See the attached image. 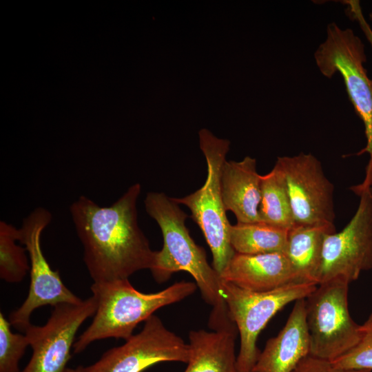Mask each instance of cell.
Listing matches in <instances>:
<instances>
[{"mask_svg": "<svg viewBox=\"0 0 372 372\" xmlns=\"http://www.w3.org/2000/svg\"><path fill=\"white\" fill-rule=\"evenodd\" d=\"M144 322L141 331L105 352L98 361L86 366L85 371L143 372L160 362H188L189 344L167 329L158 316L152 315Z\"/></svg>", "mask_w": 372, "mask_h": 372, "instance_id": "10", "label": "cell"}, {"mask_svg": "<svg viewBox=\"0 0 372 372\" xmlns=\"http://www.w3.org/2000/svg\"><path fill=\"white\" fill-rule=\"evenodd\" d=\"M292 372H369L368 371H349L335 367L331 362L310 355L303 358Z\"/></svg>", "mask_w": 372, "mask_h": 372, "instance_id": "23", "label": "cell"}, {"mask_svg": "<svg viewBox=\"0 0 372 372\" xmlns=\"http://www.w3.org/2000/svg\"><path fill=\"white\" fill-rule=\"evenodd\" d=\"M369 18H370L371 20H372V12L369 14Z\"/></svg>", "mask_w": 372, "mask_h": 372, "instance_id": "26", "label": "cell"}, {"mask_svg": "<svg viewBox=\"0 0 372 372\" xmlns=\"http://www.w3.org/2000/svg\"><path fill=\"white\" fill-rule=\"evenodd\" d=\"M221 192L227 211L236 216L237 223L260 222L261 175L256 160L250 156L240 161H225L221 176Z\"/></svg>", "mask_w": 372, "mask_h": 372, "instance_id": "15", "label": "cell"}, {"mask_svg": "<svg viewBox=\"0 0 372 372\" xmlns=\"http://www.w3.org/2000/svg\"><path fill=\"white\" fill-rule=\"evenodd\" d=\"M361 338L347 353L331 362L336 368L372 371V313L361 324Z\"/></svg>", "mask_w": 372, "mask_h": 372, "instance_id": "22", "label": "cell"}, {"mask_svg": "<svg viewBox=\"0 0 372 372\" xmlns=\"http://www.w3.org/2000/svg\"><path fill=\"white\" fill-rule=\"evenodd\" d=\"M314 59L325 77L331 79L336 73L341 74L349 98L363 122L366 145L356 154L367 153L369 160L364 180L357 187L364 189L372 187V79L364 66L366 61L364 45L353 30L330 23L326 39L315 51Z\"/></svg>", "mask_w": 372, "mask_h": 372, "instance_id": "4", "label": "cell"}, {"mask_svg": "<svg viewBox=\"0 0 372 372\" xmlns=\"http://www.w3.org/2000/svg\"><path fill=\"white\" fill-rule=\"evenodd\" d=\"M223 281L250 291H269L296 282L285 253L245 254L235 252L220 274Z\"/></svg>", "mask_w": 372, "mask_h": 372, "instance_id": "13", "label": "cell"}, {"mask_svg": "<svg viewBox=\"0 0 372 372\" xmlns=\"http://www.w3.org/2000/svg\"><path fill=\"white\" fill-rule=\"evenodd\" d=\"M200 147L205 157L207 175L204 185L183 198H173L187 206L201 229L213 258L212 267L220 274L235 254L229 237V223L221 192V176L230 142L214 136L209 130L199 131Z\"/></svg>", "mask_w": 372, "mask_h": 372, "instance_id": "5", "label": "cell"}, {"mask_svg": "<svg viewBox=\"0 0 372 372\" xmlns=\"http://www.w3.org/2000/svg\"><path fill=\"white\" fill-rule=\"evenodd\" d=\"M141 192V185L135 183L110 206H99L85 196L70 205L83 260L94 282L127 280L152 267L156 251L138 223Z\"/></svg>", "mask_w": 372, "mask_h": 372, "instance_id": "1", "label": "cell"}, {"mask_svg": "<svg viewBox=\"0 0 372 372\" xmlns=\"http://www.w3.org/2000/svg\"><path fill=\"white\" fill-rule=\"evenodd\" d=\"M335 225H295L289 230L285 254L296 282L317 285L324 238Z\"/></svg>", "mask_w": 372, "mask_h": 372, "instance_id": "17", "label": "cell"}, {"mask_svg": "<svg viewBox=\"0 0 372 372\" xmlns=\"http://www.w3.org/2000/svg\"><path fill=\"white\" fill-rule=\"evenodd\" d=\"M52 218L48 209L37 207L23 220L19 228V242L27 249L30 273L28 296L9 317L11 325L19 330L24 331L31 324L30 319L32 312L40 307L77 304L83 301L63 284L59 271L52 270L43 253L41 234Z\"/></svg>", "mask_w": 372, "mask_h": 372, "instance_id": "8", "label": "cell"}, {"mask_svg": "<svg viewBox=\"0 0 372 372\" xmlns=\"http://www.w3.org/2000/svg\"><path fill=\"white\" fill-rule=\"evenodd\" d=\"M65 372H86L85 367L83 366H79L76 369H67Z\"/></svg>", "mask_w": 372, "mask_h": 372, "instance_id": "25", "label": "cell"}, {"mask_svg": "<svg viewBox=\"0 0 372 372\" xmlns=\"http://www.w3.org/2000/svg\"><path fill=\"white\" fill-rule=\"evenodd\" d=\"M309 352L306 300L303 298L295 302L284 327L278 335L267 340L253 372H292Z\"/></svg>", "mask_w": 372, "mask_h": 372, "instance_id": "14", "label": "cell"}, {"mask_svg": "<svg viewBox=\"0 0 372 372\" xmlns=\"http://www.w3.org/2000/svg\"><path fill=\"white\" fill-rule=\"evenodd\" d=\"M356 195L360 202L350 221L324 238L317 285L333 280L350 284L372 269V187Z\"/></svg>", "mask_w": 372, "mask_h": 372, "instance_id": "9", "label": "cell"}, {"mask_svg": "<svg viewBox=\"0 0 372 372\" xmlns=\"http://www.w3.org/2000/svg\"><path fill=\"white\" fill-rule=\"evenodd\" d=\"M369 372H372V371H369Z\"/></svg>", "mask_w": 372, "mask_h": 372, "instance_id": "27", "label": "cell"}, {"mask_svg": "<svg viewBox=\"0 0 372 372\" xmlns=\"http://www.w3.org/2000/svg\"><path fill=\"white\" fill-rule=\"evenodd\" d=\"M288 230L263 222L231 225V245L236 253H285Z\"/></svg>", "mask_w": 372, "mask_h": 372, "instance_id": "18", "label": "cell"}, {"mask_svg": "<svg viewBox=\"0 0 372 372\" xmlns=\"http://www.w3.org/2000/svg\"><path fill=\"white\" fill-rule=\"evenodd\" d=\"M19 228L0 222V277L10 283L19 282L30 271L28 254L19 245Z\"/></svg>", "mask_w": 372, "mask_h": 372, "instance_id": "20", "label": "cell"}, {"mask_svg": "<svg viewBox=\"0 0 372 372\" xmlns=\"http://www.w3.org/2000/svg\"><path fill=\"white\" fill-rule=\"evenodd\" d=\"M349 285L340 280L320 283L305 298L310 355L332 362L360 341L361 324L349 310Z\"/></svg>", "mask_w": 372, "mask_h": 372, "instance_id": "7", "label": "cell"}, {"mask_svg": "<svg viewBox=\"0 0 372 372\" xmlns=\"http://www.w3.org/2000/svg\"><path fill=\"white\" fill-rule=\"evenodd\" d=\"M193 282L180 281L155 293H143L128 279L94 282L92 296L96 310L90 325L74 342L76 353H81L92 342L110 338L127 340L134 329L163 307L179 302L197 289Z\"/></svg>", "mask_w": 372, "mask_h": 372, "instance_id": "3", "label": "cell"}, {"mask_svg": "<svg viewBox=\"0 0 372 372\" xmlns=\"http://www.w3.org/2000/svg\"><path fill=\"white\" fill-rule=\"evenodd\" d=\"M276 164L286 180L295 223L335 225L334 187L320 161L310 153L300 152L278 157Z\"/></svg>", "mask_w": 372, "mask_h": 372, "instance_id": "12", "label": "cell"}, {"mask_svg": "<svg viewBox=\"0 0 372 372\" xmlns=\"http://www.w3.org/2000/svg\"><path fill=\"white\" fill-rule=\"evenodd\" d=\"M260 222L289 230L295 220L284 174L275 163L267 174L261 175Z\"/></svg>", "mask_w": 372, "mask_h": 372, "instance_id": "19", "label": "cell"}, {"mask_svg": "<svg viewBox=\"0 0 372 372\" xmlns=\"http://www.w3.org/2000/svg\"><path fill=\"white\" fill-rule=\"evenodd\" d=\"M96 310V300L92 296L80 303L57 304L44 325L28 326L24 332L32 355L20 372H65L76 333Z\"/></svg>", "mask_w": 372, "mask_h": 372, "instance_id": "11", "label": "cell"}, {"mask_svg": "<svg viewBox=\"0 0 372 372\" xmlns=\"http://www.w3.org/2000/svg\"><path fill=\"white\" fill-rule=\"evenodd\" d=\"M342 2L347 6L348 15L359 23L362 32L372 48V29L364 17L360 1L357 0H346Z\"/></svg>", "mask_w": 372, "mask_h": 372, "instance_id": "24", "label": "cell"}, {"mask_svg": "<svg viewBox=\"0 0 372 372\" xmlns=\"http://www.w3.org/2000/svg\"><path fill=\"white\" fill-rule=\"evenodd\" d=\"M317 285L291 282L265 292H254L222 280L223 296L229 317L240 335L238 372H253L260 351L257 340L269 320L285 306L306 298Z\"/></svg>", "mask_w": 372, "mask_h": 372, "instance_id": "6", "label": "cell"}, {"mask_svg": "<svg viewBox=\"0 0 372 372\" xmlns=\"http://www.w3.org/2000/svg\"><path fill=\"white\" fill-rule=\"evenodd\" d=\"M11 324L0 313V372H20L19 362L29 344L28 337L13 333Z\"/></svg>", "mask_w": 372, "mask_h": 372, "instance_id": "21", "label": "cell"}, {"mask_svg": "<svg viewBox=\"0 0 372 372\" xmlns=\"http://www.w3.org/2000/svg\"><path fill=\"white\" fill-rule=\"evenodd\" d=\"M144 203L147 213L160 227L163 238V247L156 251L149 269L154 280L162 283L177 271L189 273L203 300L211 307L209 327L217 331L236 327L229 317L219 273L208 263L205 250L194 242L186 227L188 216L173 198L163 192L147 193Z\"/></svg>", "mask_w": 372, "mask_h": 372, "instance_id": "2", "label": "cell"}, {"mask_svg": "<svg viewBox=\"0 0 372 372\" xmlns=\"http://www.w3.org/2000/svg\"><path fill=\"white\" fill-rule=\"evenodd\" d=\"M237 327L189 333V358L184 372H238L235 353Z\"/></svg>", "mask_w": 372, "mask_h": 372, "instance_id": "16", "label": "cell"}]
</instances>
